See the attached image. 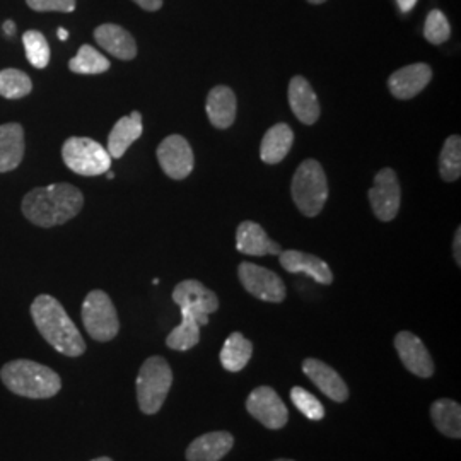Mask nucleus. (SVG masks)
<instances>
[{
  "mask_svg": "<svg viewBox=\"0 0 461 461\" xmlns=\"http://www.w3.org/2000/svg\"><path fill=\"white\" fill-rule=\"evenodd\" d=\"M83 192L70 183L34 188L23 198V214L40 228L62 226L83 211Z\"/></svg>",
  "mask_w": 461,
  "mask_h": 461,
  "instance_id": "f257e3e1",
  "label": "nucleus"
},
{
  "mask_svg": "<svg viewBox=\"0 0 461 461\" xmlns=\"http://www.w3.org/2000/svg\"><path fill=\"white\" fill-rule=\"evenodd\" d=\"M32 318L41 337L57 352L79 357L86 352V342L76 323L67 314L59 299L49 294H40L32 304Z\"/></svg>",
  "mask_w": 461,
  "mask_h": 461,
  "instance_id": "f03ea898",
  "label": "nucleus"
},
{
  "mask_svg": "<svg viewBox=\"0 0 461 461\" xmlns=\"http://www.w3.org/2000/svg\"><path fill=\"white\" fill-rule=\"evenodd\" d=\"M0 379L14 395L33 400L53 398L62 390V379L51 367L28 359L4 364Z\"/></svg>",
  "mask_w": 461,
  "mask_h": 461,
  "instance_id": "7ed1b4c3",
  "label": "nucleus"
},
{
  "mask_svg": "<svg viewBox=\"0 0 461 461\" xmlns=\"http://www.w3.org/2000/svg\"><path fill=\"white\" fill-rule=\"evenodd\" d=\"M291 192L301 214L306 217L320 214L329 200V182L323 166L316 159L303 161L294 173Z\"/></svg>",
  "mask_w": 461,
  "mask_h": 461,
  "instance_id": "20e7f679",
  "label": "nucleus"
},
{
  "mask_svg": "<svg viewBox=\"0 0 461 461\" xmlns=\"http://www.w3.org/2000/svg\"><path fill=\"white\" fill-rule=\"evenodd\" d=\"M173 384V371L165 357L152 356L140 366L135 379L137 403L148 415L159 412Z\"/></svg>",
  "mask_w": 461,
  "mask_h": 461,
  "instance_id": "39448f33",
  "label": "nucleus"
},
{
  "mask_svg": "<svg viewBox=\"0 0 461 461\" xmlns=\"http://www.w3.org/2000/svg\"><path fill=\"white\" fill-rule=\"evenodd\" d=\"M62 159L70 171L81 176H98L110 171L112 156L89 137H70L64 142Z\"/></svg>",
  "mask_w": 461,
  "mask_h": 461,
  "instance_id": "423d86ee",
  "label": "nucleus"
},
{
  "mask_svg": "<svg viewBox=\"0 0 461 461\" xmlns=\"http://www.w3.org/2000/svg\"><path fill=\"white\" fill-rule=\"evenodd\" d=\"M84 329L98 342L113 340L120 331V320L115 304L104 291H91L83 303Z\"/></svg>",
  "mask_w": 461,
  "mask_h": 461,
  "instance_id": "0eeeda50",
  "label": "nucleus"
},
{
  "mask_svg": "<svg viewBox=\"0 0 461 461\" xmlns=\"http://www.w3.org/2000/svg\"><path fill=\"white\" fill-rule=\"evenodd\" d=\"M173 301L180 308L182 318H190L200 327L207 325L209 314L219 310V299L214 291L194 279L183 280L175 287Z\"/></svg>",
  "mask_w": 461,
  "mask_h": 461,
  "instance_id": "6e6552de",
  "label": "nucleus"
},
{
  "mask_svg": "<svg viewBox=\"0 0 461 461\" xmlns=\"http://www.w3.org/2000/svg\"><path fill=\"white\" fill-rule=\"evenodd\" d=\"M238 276L251 296L267 303H282L285 299V284L279 276L260 265L243 262L238 268Z\"/></svg>",
  "mask_w": 461,
  "mask_h": 461,
  "instance_id": "1a4fd4ad",
  "label": "nucleus"
},
{
  "mask_svg": "<svg viewBox=\"0 0 461 461\" xmlns=\"http://www.w3.org/2000/svg\"><path fill=\"white\" fill-rule=\"evenodd\" d=\"M367 197L373 207V212L379 221L390 222L395 219L400 211L402 188H400L398 176L392 167H384L379 171L375 178V185L369 188Z\"/></svg>",
  "mask_w": 461,
  "mask_h": 461,
  "instance_id": "9d476101",
  "label": "nucleus"
},
{
  "mask_svg": "<svg viewBox=\"0 0 461 461\" xmlns=\"http://www.w3.org/2000/svg\"><path fill=\"white\" fill-rule=\"evenodd\" d=\"M158 161L166 176L173 180H185L190 176L195 165L194 150L182 135H169L158 148Z\"/></svg>",
  "mask_w": 461,
  "mask_h": 461,
  "instance_id": "9b49d317",
  "label": "nucleus"
},
{
  "mask_svg": "<svg viewBox=\"0 0 461 461\" xmlns=\"http://www.w3.org/2000/svg\"><path fill=\"white\" fill-rule=\"evenodd\" d=\"M247 411L268 429H282L289 420L285 403L270 386H258L249 393Z\"/></svg>",
  "mask_w": 461,
  "mask_h": 461,
  "instance_id": "f8f14e48",
  "label": "nucleus"
},
{
  "mask_svg": "<svg viewBox=\"0 0 461 461\" xmlns=\"http://www.w3.org/2000/svg\"><path fill=\"white\" fill-rule=\"evenodd\" d=\"M395 348L403 366L419 378H430L434 375V361L424 342L412 331L396 333Z\"/></svg>",
  "mask_w": 461,
  "mask_h": 461,
  "instance_id": "ddd939ff",
  "label": "nucleus"
},
{
  "mask_svg": "<svg viewBox=\"0 0 461 461\" xmlns=\"http://www.w3.org/2000/svg\"><path fill=\"white\" fill-rule=\"evenodd\" d=\"M432 79V70L428 64H413L393 72L388 79V87L396 99H412L420 95Z\"/></svg>",
  "mask_w": 461,
  "mask_h": 461,
  "instance_id": "4468645a",
  "label": "nucleus"
},
{
  "mask_svg": "<svg viewBox=\"0 0 461 461\" xmlns=\"http://www.w3.org/2000/svg\"><path fill=\"white\" fill-rule=\"evenodd\" d=\"M303 371L318 386V390L331 400L342 403L348 398L346 381L329 364L310 357L303 363Z\"/></svg>",
  "mask_w": 461,
  "mask_h": 461,
  "instance_id": "2eb2a0df",
  "label": "nucleus"
},
{
  "mask_svg": "<svg viewBox=\"0 0 461 461\" xmlns=\"http://www.w3.org/2000/svg\"><path fill=\"white\" fill-rule=\"evenodd\" d=\"M279 260L280 265L291 274H304L323 285H330L333 282V274L329 264L314 255L297 249H287L280 251Z\"/></svg>",
  "mask_w": 461,
  "mask_h": 461,
  "instance_id": "dca6fc26",
  "label": "nucleus"
},
{
  "mask_svg": "<svg viewBox=\"0 0 461 461\" xmlns=\"http://www.w3.org/2000/svg\"><path fill=\"white\" fill-rule=\"evenodd\" d=\"M234 446V438L226 430H215L198 436L186 447L188 461H219L222 460Z\"/></svg>",
  "mask_w": 461,
  "mask_h": 461,
  "instance_id": "f3484780",
  "label": "nucleus"
},
{
  "mask_svg": "<svg viewBox=\"0 0 461 461\" xmlns=\"http://www.w3.org/2000/svg\"><path fill=\"white\" fill-rule=\"evenodd\" d=\"M236 248L243 255L265 257V255H280L282 248L279 243L268 238L264 228L253 221H245L236 230Z\"/></svg>",
  "mask_w": 461,
  "mask_h": 461,
  "instance_id": "a211bd4d",
  "label": "nucleus"
},
{
  "mask_svg": "<svg viewBox=\"0 0 461 461\" xmlns=\"http://www.w3.org/2000/svg\"><path fill=\"white\" fill-rule=\"evenodd\" d=\"M289 104L297 120L304 125H313L320 118V103L308 79L296 76L289 83Z\"/></svg>",
  "mask_w": 461,
  "mask_h": 461,
  "instance_id": "6ab92c4d",
  "label": "nucleus"
},
{
  "mask_svg": "<svg viewBox=\"0 0 461 461\" xmlns=\"http://www.w3.org/2000/svg\"><path fill=\"white\" fill-rule=\"evenodd\" d=\"M95 40L118 60H133L137 57V43L132 34L118 24H101L95 30Z\"/></svg>",
  "mask_w": 461,
  "mask_h": 461,
  "instance_id": "aec40b11",
  "label": "nucleus"
},
{
  "mask_svg": "<svg viewBox=\"0 0 461 461\" xmlns=\"http://www.w3.org/2000/svg\"><path fill=\"white\" fill-rule=\"evenodd\" d=\"M205 110L215 129L226 131L236 120V112H238L236 95L228 86H215L207 96Z\"/></svg>",
  "mask_w": 461,
  "mask_h": 461,
  "instance_id": "412c9836",
  "label": "nucleus"
},
{
  "mask_svg": "<svg viewBox=\"0 0 461 461\" xmlns=\"http://www.w3.org/2000/svg\"><path fill=\"white\" fill-rule=\"evenodd\" d=\"M26 150L24 131L19 123L0 125V173L14 171Z\"/></svg>",
  "mask_w": 461,
  "mask_h": 461,
  "instance_id": "4be33fe9",
  "label": "nucleus"
},
{
  "mask_svg": "<svg viewBox=\"0 0 461 461\" xmlns=\"http://www.w3.org/2000/svg\"><path fill=\"white\" fill-rule=\"evenodd\" d=\"M142 115L132 112L129 116H122L108 135V152L112 158L120 159L129 150L137 139L142 135Z\"/></svg>",
  "mask_w": 461,
  "mask_h": 461,
  "instance_id": "5701e85b",
  "label": "nucleus"
},
{
  "mask_svg": "<svg viewBox=\"0 0 461 461\" xmlns=\"http://www.w3.org/2000/svg\"><path fill=\"white\" fill-rule=\"evenodd\" d=\"M294 142V132L287 123H277L265 133L260 144V159L267 165L284 161Z\"/></svg>",
  "mask_w": 461,
  "mask_h": 461,
  "instance_id": "b1692460",
  "label": "nucleus"
},
{
  "mask_svg": "<svg viewBox=\"0 0 461 461\" xmlns=\"http://www.w3.org/2000/svg\"><path fill=\"white\" fill-rule=\"evenodd\" d=\"M430 417L436 429L447 438H461V407L458 402L439 398L430 405Z\"/></svg>",
  "mask_w": 461,
  "mask_h": 461,
  "instance_id": "393cba45",
  "label": "nucleus"
},
{
  "mask_svg": "<svg viewBox=\"0 0 461 461\" xmlns=\"http://www.w3.org/2000/svg\"><path fill=\"white\" fill-rule=\"evenodd\" d=\"M251 356H253L251 342L243 333L234 331L226 339L222 350L219 354V359L224 369H228L230 373H238L247 367Z\"/></svg>",
  "mask_w": 461,
  "mask_h": 461,
  "instance_id": "a878e982",
  "label": "nucleus"
},
{
  "mask_svg": "<svg viewBox=\"0 0 461 461\" xmlns=\"http://www.w3.org/2000/svg\"><path fill=\"white\" fill-rule=\"evenodd\" d=\"M68 68L74 74L98 76L110 70V60L91 45H83L77 51V55L68 62Z\"/></svg>",
  "mask_w": 461,
  "mask_h": 461,
  "instance_id": "bb28decb",
  "label": "nucleus"
},
{
  "mask_svg": "<svg viewBox=\"0 0 461 461\" xmlns=\"http://www.w3.org/2000/svg\"><path fill=\"white\" fill-rule=\"evenodd\" d=\"M33 89L30 76L19 68L0 70V96L5 99L26 98Z\"/></svg>",
  "mask_w": 461,
  "mask_h": 461,
  "instance_id": "cd10ccee",
  "label": "nucleus"
},
{
  "mask_svg": "<svg viewBox=\"0 0 461 461\" xmlns=\"http://www.w3.org/2000/svg\"><path fill=\"white\" fill-rule=\"evenodd\" d=\"M439 173L445 182H456L461 176V139L460 135H451L445 142L439 156Z\"/></svg>",
  "mask_w": 461,
  "mask_h": 461,
  "instance_id": "c85d7f7f",
  "label": "nucleus"
},
{
  "mask_svg": "<svg viewBox=\"0 0 461 461\" xmlns=\"http://www.w3.org/2000/svg\"><path fill=\"white\" fill-rule=\"evenodd\" d=\"M200 342V325L190 318H182V323L169 331L166 346L178 352L190 350Z\"/></svg>",
  "mask_w": 461,
  "mask_h": 461,
  "instance_id": "c756f323",
  "label": "nucleus"
},
{
  "mask_svg": "<svg viewBox=\"0 0 461 461\" xmlns=\"http://www.w3.org/2000/svg\"><path fill=\"white\" fill-rule=\"evenodd\" d=\"M23 43L26 50L28 62L34 68H45L50 64V45L47 38L40 32L30 30L23 34Z\"/></svg>",
  "mask_w": 461,
  "mask_h": 461,
  "instance_id": "7c9ffc66",
  "label": "nucleus"
},
{
  "mask_svg": "<svg viewBox=\"0 0 461 461\" xmlns=\"http://www.w3.org/2000/svg\"><path fill=\"white\" fill-rule=\"evenodd\" d=\"M451 36V26L447 23L445 13L439 9H434L428 14L424 24V38L432 45H443Z\"/></svg>",
  "mask_w": 461,
  "mask_h": 461,
  "instance_id": "2f4dec72",
  "label": "nucleus"
},
{
  "mask_svg": "<svg viewBox=\"0 0 461 461\" xmlns=\"http://www.w3.org/2000/svg\"><path fill=\"white\" fill-rule=\"evenodd\" d=\"M291 400L296 405L297 411L304 413V417H308L310 420H321L325 417V407L308 390H304L301 386H294L291 390Z\"/></svg>",
  "mask_w": 461,
  "mask_h": 461,
  "instance_id": "473e14b6",
  "label": "nucleus"
},
{
  "mask_svg": "<svg viewBox=\"0 0 461 461\" xmlns=\"http://www.w3.org/2000/svg\"><path fill=\"white\" fill-rule=\"evenodd\" d=\"M36 13H74L76 0H26Z\"/></svg>",
  "mask_w": 461,
  "mask_h": 461,
  "instance_id": "72a5a7b5",
  "label": "nucleus"
},
{
  "mask_svg": "<svg viewBox=\"0 0 461 461\" xmlns=\"http://www.w3.org/2000/svg\"><path fill=\"white\" fill-rule=\"evenodd\" d=\"M133 2L149 13H156L163 7V0H133Z\"/></svg>",
  "mask_w": 461,
  "mask_h": 461,
  "instance_id": "f704fd0d",
  "label": "nucleus"
},
{
  "mask_svg": "<svg viewBox=\"0 0 461 461\" xmlns=\"http://www.w3.org/2000/svg\"><path fill=\"white\" fill-rule=\"evenodd\" d=\"M453 251H455V260H456V264L461 265V228H458L456 234H455Z\"/></svg>",
  "mask_w": 461,
  "mask_h": 461,
  "instance_id": "c9c22d12",
  "label": "nucleus"
},
{
  "mask_svg": "<svg viewBox=\"0 0 461 461\" xmlns=\"http://www.w3.org/2000/svg\"><path fill=\"white\" fill-rule=\"evenodd\" d=\"M396 4H398V7H400V11H402L403 14H407V13H411L413 7H415L417 0H396Z\"/></svg>",
  "mask_w": 461,
  "mask_h": 461,
  "instance_id": "e433bc0d",
  "label": "nucleus"
},
{
  "mask_svg": "<svg viewBox=\"0 0 461 461\" xmlns=\"http://www.w3.org/2000/svg\"><path fill=\"white\" fill-rule=\"evenodd\" d=\"M4 33L7 34V36H13V34L16 33L14 21H5L4 23Z\"/></svg>",
  "mask_w": 461,
  "mask_h": 461,
  "instance_id": "4c0bfd02",
  "label": "nucleus"
},
{
  "mask_svg": "<svg viewBox=\"0 0 461 461\" xmlns=\"http://www.w3.org/2000/svg\"><path fill=\"white\" fill-rule=\"evenodd\" d=\"M59 38H60L62 41H66L67 38H68V33H67L64 28H59Z\"/></svg>",
  "mask_w": 461,
  "mask_h": 461,
  "instance_id": "58836bf2",
  "label": "nucleus"
},
{
  "mask_svg": "<svg viewBox=\"0 0 461 461\" xmlns=\"http://www.w3.org/2000/svg\"><path fill=\"white\" fill-rule=\"evenodd\" d=\"M310 4H313V5H320V4H323V2H327V0H308Z\"/></svg>",
  "mask_w": 461,
  "mask_h": 461,
  "instance_id": "ea45409f",
  "label": "nucleus"
},
{
  "mask_svg": "<svg viewBox=\"0 0 461 461\" xmlns=\"http://www.w3.org/2000/svg\"><path fill=\"white\" fill-rule=\"evenodd\" d=\"M104 175H106V178H108V180H113V178H115V173H110V171H106Z\"/></svg>",
  "mask_w": 461,
  "mask_h": 461,
  "instance_id": "a19ab883",
  "label": "nucleus"
},
{
  "mask_svg": "<svg viewBox=\"0 0 461 461\" xmlns=\"http://www.w3.org/2000/svg\"><path fill=\"white\" fill-rule=\"evenodd\" d=\"M91 461H113L112 458H108V456H101V458H96V460H91Z\"/></svg>",
  "mask_w": 461,
  "mask_h": 461,
  "instance_id": "79ce46f5",
  "label": "nucleus"
},
{
  "mask_svg": "<svg viewBox=\"0 0 461 461\" xmlns=\"http://www.w3.org/2000/svg\"><path fill=\"white\" fill-rule=\"evenodd\" d=\"M276 461H294V460H276Z\"/></svg>",
  "mask_w": 461,
  "mask_h": 461,
  "instance_id": "37998d69",
  "label": "nucleus"
}]
</instances>
